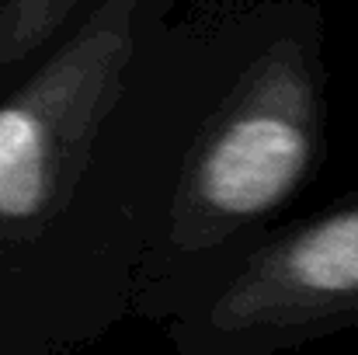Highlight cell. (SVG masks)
<instances>
[{"instance_id": "cell-1", "label": "cell", "mask_w": 358, "mask_h": 355, "mask_svg": "<svg viewBox=\"0 0 358 355\" xmlns=\"http://www.w3.org/2000/svg\"><path fill=\"white\" fill-rule=\"evenodd\" d=\"M317 146V91L299 46H275L243 74L192 153L178 237H220L275 209L303 181Z\"/></svg>"}, {"instance_id": "cell-3", "label": "cell", "mask_w": 358, "mask_h": 355, "mask_svg": "<svg viewBox=\"0 0 358 355\" xmlns=\"http://www.w3.org/2000/svg\"><path fill=\"white\" fill-rule=\"evenodd\" d=\"M358 321V206L257 251L213 310L220 331H296Z\"/></svg>"}, {"instance_id": "cell-2", "label": "cell", "mask_w": 358, "mask_h": 355, "mask_svg": "<svg viewBox=\"0 0 358 355\" xmlns=\"http://www.w3.org/2000/svg\"><path fill=\"white\" fill-rule=\"evenodd\" d=\"M129 56V21L94 18L21 98L0 109V216H38L66 192Z\"/></svg>"}]
</instances>
